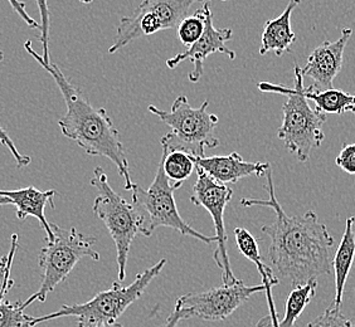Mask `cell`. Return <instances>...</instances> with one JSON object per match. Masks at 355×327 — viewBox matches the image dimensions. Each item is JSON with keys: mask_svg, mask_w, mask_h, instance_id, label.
Returning <instances> with one entry per match:
<instances>
[{"mask_svg": "<svg viewBox=\"0 0 355 327\" xmlns=\"http://www.w3.org/2000/svg\"><path fill=\"white\" fill-rule=\"evenodd\" d=\"M265 177L268 199L243 198L241 204L246 208L267 206L276 214L273 223L261 228L270 239L266 259L275 276L296 287L329 274L333 269L334 238L327 225L319 222L313 211L290 217L276 198L271 168Z\"/></svg>", "mask_w": 355, "mask_h": 327, "instance_id": "cell-1", "label": "cell"}, {"mask_svg": "<svg viewBox=\"0 0 355 327\" xmlns=\"http://www.w3.org/2000/svg\"><path fill=\"white\" fill-rule=\"evenodd\" d=\"M24 49L41 64L42 69L52 76L61 91L67 107L66 115L58 121L63 136L77 143L91 157H103L111 160L125 179V189L132 191L135 184L131 180L126 150L120 140V132L106 109L92 106L83 91L69 81L55 63H44L41 55L33 49L32 42H26Z\"/></svg>", "mask_w": 355, "mask_h": 327, "instance_id": "cell-2", "label": "cell"}, {"mask_svg": "<svg viewBox=\"0 0 355 327\" xmlns=\"http://www.w3.org/2000/svg\"><path fill=\"white\" fill-rule=\"evenodd\" d=\"M294 73V89L270 82H260L257 87L262 92L287 96L286 103L282 106L284 116L277 137L284 141L287 150L296 155L299 161L305 163L313 150L318 149L325 139L322 127L327 123V115L309 105L304 94V75L297 64L295 66Z\"/></svg>", "mask_w": 355, "mask_h": 327, "instance_id": "cell-3", "label": "cell"}, {"mask_svg": "<svg viewBox=\"0 0 355 327\" xmlns=\"http://www.w3.org/2000/svg\"><path fill=\"white\" fill-rule=\"evenodd\" d=\"M166 259H160L154 266L139 273L135 281L129 286H121L114 282L109 290H105L95 294L91 300L78 305H62L60 310L52 314L35 317L32 327L41 325L47 321L55 320L60 317H77L78 327L95 326L103 324H115L117 319L143 296L145 290L153 280L163 271Z\"/></svg>", "mask_w": 355, "mask_h": 327, "instance_id": "cell-4", "label": "cell"}, {"mask_svg": "<svg viewBox=\"0 0 355 327\" xmlns=\"http://www.w3.org/2000/svg\"><path fill=\"white\" fill-rule=\"evenodd\" d=\"M207 100L198 109L191 107L185 96H179L173 103L171 111L159 109L150 105L149 111L159 117L171 129L160 140L163 149L168 151H185L196 157H205V149L217 148L220 141L216 136L218 116L209 114Z\"/></svg>", "mask_w": 355, "mask_h": 327, "instance_id": "cell-5", "label": "cell"}, {"mask_svg": "<svg viewBox=\"0 0 355 327\" xmlns=\"http://www.w3.org/2000/svg\"><path fill=\"white\" fill-rule=\"evenodd\" d=\"M91 185L97 191L94 202V214L101 219L116 247L117 277L123 282L126 277V265L131 245L137 234L143 232L144 219L137 205L119 195L111 188L103 168L94 170Z\"/></svg>", "mask_w": 355, "mask_h": 327, "instance_id": "cell-6", "label": "cell"}, {"mask_svg": "<svg viewBox=\"0 0 355 327\" xmlns=\"http://www.w3.org/2000/svg\"><path fill=\"white\" fill-rule=\"evenodd\" d=\"M55 238L47 242L40 253V267L42 269L41 287L27 301L21 302L26 310L33 302H44L47 296L53 292L55 287L69 277L76 265L85 258L100 260V253L96 251V238L92 236H85L76 228L63 229L60 225L51 223Z\"/></svg>", "mask_w": 355, "mask_h": 327, "instance_id": "cell-7", "label": "cell"}, {"mask_svg": "<svg viewBox=\"0 0 355 327\" xmlns=\"http://www.w3.org/2000/svg\"><path fill=\"white\" fill-rule=\"evenodd\" d=\"M182 185L171 183L165 175L162 161H159L157 175L148 191L141 186L134 185L132 188V203L137 205L144 219V237H150L159 227H166L180 233L184 237L198 239L205 245L217 242L216 236H205L199 233L180 217L178 211L174 193Z\"/></svg>", "mask_w": 355, "mask_h": 327, "instance_id": "cell-8", "label": "cell"}, {"mask_svg": "<svg viewBox=\"0 0 355 327\" xmlns=\"http://www.w3.org/2000/svg\"><path fill=\"white\" fill-rule=\"evenodd\" d=\"M198 1L203 0H143L134 13L120 19L110 55L139 38L178 27L191 6Z\"/></svg>", "mask_w": 355, "mask_h": 327, "instance_id": "cell-9", "label": "cell"}, {"mask_svg": "<svg viewBox=\"0 0 355 327\" xmlns=\"http://www.w3.org/2000/svg\"><path fill=\"white\" fill-rule=\"evenodd\" d=\"M265 288L263 283L247 286L243 281L239 280L233 285H223L205 292L183 294L178 299L174 308L180 312L183 320H227L254 293L265 292Z\"/></svg>", "mask_w": 355, "mask_h": 327, "instance_id": "cell-10", "label": "cell"}, {"mask_svg": "<svg viewBox=\"0 0 355 327\" xmlns=\"http://www.w3.org/2000/svg\"><path fill=\"white\" fill-rule=\"evenodd\" d=\"M197 170V182L194 183L191 191V202L197 206L205 208L211 214L216 229L217 248L213 253L216 265L222 269L223 285H233L237 282L231 266V260L227 252V234L225 228V211L228 203L232 200L233 191L228 185L220 184L214 179L207 175L200 168Z\"/></svg>", "mask_w": 355, "mask_h": 327, "instance_id": "cell-11", "label": "cell"}, {"mask_svg": "<svg viewBox=\"0 0 355 327\" xmlns=\"http://www.w3.org/2000/svg\"><path fill=\"white\" fill-rule=\"evenodd\" d=\"M232 35L231 28H214L211 3L208 1L205 3V29L203 35L185 52L168 60L166 66L169 69H177L182 62L189 60L193 63V71L188 77L191 83H197L205 73V61L208 55L222 53L228 55L230 60L236 58V52L225 46L227 42L232 39Z\"/></svg>", "mask_w": 355, "mask_h": 327, "instance_id": "cell-12", "label": "cell"}, {"mask_svg": "<svg viewBox=\"0 0 355 327\" xmlns=\"http://www.w3.org/2000/svg\"><path fill=\"white\" fill-rule=\"evenodd\" d=\"M352 35L353 29L344 28L338 41L324 42L309 55L308 62L301 71L304 77H309L313 81V89L318 91L334 89L333 83L342 71L344 51Z\"/></svg>", "mask_w": 355, "mask_h": 327, "instance_id": "cell-13", "label": "cell"}, {"mask_svg": "<svg viewBox=\"0 0 355 327\" xmlns=\"http://www.w3.org/2000/svg\"><path fill=\"white\" fill-rule=\"evenodd\" d=\"M196 164L207 175L225 185L239 183V180L251 175L265 177L267 170L271 168L268 163L245 161L239 152H232L230 155L196 157Z\"/></svg>", "mask_w": 355, "mask_h": 327, "instance_id": "cell-14", "label": "cell"}, {"mask_svg": "<svg viewBox=\"0 0 355 327\" xmlns=\"http://www.w3.org/2000/svg\"><path fill=\"white\" fill-rule=\"evenodd\" d=\"M55 191H41L35 186H27L17 191H1L0 197H7L10 199L12 204L17 208V218L24 220L28 217L38 219L43 231L46 232V240L52 242L55 236L51 223L46 218L44 211L47 205L55 208Z\"/></svg>", "mask_w": 355, "mask_h": 327, "instance_id": "cell-15", "label": "cell"}, {"mask_svg": "<svg viewBox=\"0 0 355 327\" xmlns=\"http://www.w3.org/2000/svg\"><path fill=\"white\" fill-rule=\"evenodd\" d=\"M300 3L301 0H290L281 15L276 19L265 23L259 51L261 55L273 52L275 55L281 57L284 53L290 52L291 46L296 41V35L291 29V15L296 7L300 6Z\"/></svg>", "mask_w": 355, "mask_h": 327, "instance_id": "cell-16", "label": "cell"}, {"mask_svg": "<svg viewBox=\"0 0 355 327\" xmlns=\"http://www.w3.org/2000/svg\"><path fill=\"white\" fill-rule=\"evenodd\" d=\"M353 227L354 224L352 217H349L345 223V231L343 234L342 242L333 257V269L335 274V299L333 306L336 308H342L345 283L354 262L355 234Z\"/></svg>", "mask_w": 355, "mask_h": 327, "instance_id": "cell-17", "label": "cell"}, {"mask_svg": "<svg viewBox=\"0 0 355 327\" xmlns=\"http://www.w3.org/2000/svg\"><path fill=\"white\" fill-rule=\"evenodd\" d=\"M305 97L315 103V109L324 115H343L349 112L355 105V95H350L342 89H325L318 91L311 86L304 89Z\"/></svg>", "mask_w": 355, "mask_h": 327, "instance_id": "cell-18", "label": "cell"}, {"mask_svg": "<svg viewBox=\"0 0 355 327\" xmlns=\"http://www.w3.org/2000/svg\"><path fill=\"white\" fill-rule=\"evenodd\" d=\"M318 290V280L309 281L304 285L294 287L287 296L284 319L279 321V327H295L300 315L314 299Z\"/></svg>", "mask_w": 355, "mask_h": 327, "instance_id": "cell-19", "label": "cell"}, {"mask_svg": "<svg viewBox=\"0 0 355 327\" xmlns=\"http://www.w3.org/2000/svg\"><path fill=\"white\" fill-rule=\"evenodd\" d=\"M160 161L163 164L165 175L171 183L178 185H183L197 168L196 157L185 151H168L163 149Z\"/></svg>", "mask_w": 355, "mask_h": 327, "instance_id": "cell-20", "label": "cell"}, {"mask_svg": "<svg viewBox=\"0 0 355 327\" xmlns=\"http://www.w3.org/2000/svg\"><path fill=\"white\" fill-rule=\"evenodd\" d=\"M234 238H236V245H237L239 252L257 267L261 276L265 273H273L271 267L266 265L261 257L260 248H259L257 240L253 237L252 233L248 232L245 228L237 227L234 229Z\"/></svg>", "mask_w": 355, "mask_h": 327, "instance_id": "cell-21", "label": "cell"}, {"mask_svg": "<svg viewBox=\"0 0 355 327\" xmlns=\"http://www.w3.org/2000/svg\"><path fill=\"white\" fill-rule=\"evenodd\" d=\"M205 29V4L191 17H185L177 27L178 38L185 47H191Z\"/></svg>", "mask_w": 355, "mask_h": 327, "instance_id": "cell-22", "label": "cell"}, {"mask_svg": "<svg viewBox=\"0 0 355 327\" xmlns=\"http://www.w3.org/2000/svg\"><path fill=\"white\" fill-rule=\"evenodd\" d=\"M35 317L24 314L21 301L0 302V327H32Z\"/></svg>", "mask_w": 355, "mask_h": 327, "instance_id": "cell-23", "label": "cell"}, {"mask_svg": "<svg viewBox=\"0 0 355 327\" xmlns=\"http://www.w3.org/2000/svg\"><path fill=\"white\" fill-rule=\"evenodd\" d=\"M17 247H18V234H13L10 251L6 256L0 257V302L3 301L8 291L14 286V280L10 277V272H12V263H13L14 254L17 252Z\"/></svg>", "mask_w": 355, "mask_h": 327, "instance_id": "cell-24", "label": "cell"}, {"mask_svg": "<svg viewBox=\"0 0 355 327\" xmlns=\"http://www.w3.org/2000/svg\"><path fill=\"white\" fill-rule=\"evenodd\" d=\"M308 327H355V322L343 314L342 308L331 305L324 314L309 322Z\"/></svg>", "mask_w": 355, "mask_h": 327, "instance_id": "cell-25", "label": "cell"}, {"mask_svg": "<svg viewBox=\"0 0 355 327\" xmlns=\"http://www.w3.org/2000/svg\"><path fill=\"white\" fill-rule=\"evenodd\" d=\"M40 14H41V35H40V42L43 47V55H41L42 60L44 63L49 64L51 63V57H49V27H51V19H49V8H48L47 0H35Z\"/></svg>", "mask_w": 355, "mask_h": 327, "instance_id": "cell-26", "label": "cell"}, {"mask_svg": "<svg viewBox=\"0 0 355 327\" xmlns=\"http://www.w3.org/2000/svg\"><path fill=\"white\" fill-rule=\"evenodd\" d=\"M335 163L347 174L355 175V143H345Z\"/></svg>", "mask_w": 355, "mask_h": 327, "instance_id": "cell-27", "label": "cell"}, {"mask_svg": "<svg viewBox=\"0 0 355 327\" xmlns=\"http://www.w3.org/2000/svg\"><path fill=\"white\" fill-rule=\"evenodd\" d=\"M262 277V283L265 285V293H266L267 305H268V311H270V317H271V327H279V315L275 307V301L272 297V287L277 286L280 281L273 279L268 274L261 276Z\"/></svg>", "mask_w": 355, "mask_h": 327, "instance_id": "cell-28", "label": "cell"}, {"mask_svg": "<svg viewBox=\"0 0 355 327\" xmlns=\"http://www.w3.org/2000/svg\"><path fill=\"white\" fill-rule=\"evenodd\" d=\"M0 143H3L4 146H7L8 149H9L10 154L13 155L14 160H15L18 168L28 166V165L31 164V161H32V159L28 157V155H21V152L18 151V149L15 148L13 140L10 139V136L8 135L7 131L3 129L1 126H0Z\"/></svg>", "mask_w": 355, "mask_h": 327, "instance_id": "cell-29", "label": "cell"}, {"mask_svg": "<svg viewBox=\"0 0 355 327\" xmlns=\"http://www.w3.org/2000/svg\"><path fill=\"white\" fill-rule=\"evenodd\" d=\"M9 4L12 6L14 10L18 13V15L21 17L23 21H26L28 24V27L32 28V29H40L41 30V24L38 21H35L26 10V4L21 1V0H8Z\"/></svg>", "mask_w": 355, "mask_h": 327, "instance_id": "cell-30", "label": "cell"}, {"mask_svg": "<svg viewBox=\"0 0 355 327\" xmlns=\"http://www.w3.org/2000/svg\"><path fill=\"white\" fill-rule=\"evenodd\" d=\"M183 320V317H182V315L180 312L174 308V311L171 312V316L168 317V320L165 322L164 327H177L178 324L180 322V321Z\"/></svg>", "mask_w": 355, "mask_h": 327, "instance_id": "cell-31", "label": "cell"}, {"mask_svg": "<svg viewBox=\"0 0 355 327\" xmlns=\"http://www.w3.org/2000/svg\"><path fill=\"white\" fill-rule=\"evenodd\" d=\"M254 327H271V317H270V315L262 317Z\"/></svg>", "mask_w": 355, "mask_h": 327, "instance_id": "cell-32", "label": "cell"}, {"mask_svg": "<svg viewBox=\"0 0 355 327\" xmlns=\"http://www.w3.org/2000/svg\"><path fill=\"white\" fill-rule=\"evenodd\" d=\"M89 327H123L121 324H103V325H95V326H89Z\"/></svg>", "mask_w": 355, "mask_h": 327, "instance_id": "cell-33", "label": "cell"}, {"mask_svg": "<svg viewBox=\"0 0 355 327\" xmlns=\"http://www.w3.org/2000/svg\"><path fill=\"white\" fill-rule=\"evenodd\" d=\"M12 204V202H10V199L7 198V197H0V206H3V205H10Z\"/></svg>", "mask_w": 355, "mask_h": 327, "instance_id": "cell-34", "label": "cell"}, {"mask_svg": "<svg viewBox=\"0 0 355 327\" xmlns=\"http://www.w3.org/2000/svg\"><path fill=\"white\" fill-rule=\"evenodd\" d=\"M80 3H83V4H85V6H89L94 0H78Z\"/></svg>", "mask_w": 355, "mask_h": 327, "instance_id": "cell-35", "label": "cell"}, {"mask_svg": "<svg viewBox=\"0 0 355 327\" xmlns=\"http://www.w3.org/2000/svg\"><path fill=\"white\" fill-rule=\"evenodd\" d=\"M3 60H4V52L0 51V62H3Z\"/></svg>", "mask_w": 355, "mask_h": 327, "instance_id": "cell-36", "label": "cell"}, {"mask_svg": "<svg viewBox=\"0 0 355 327\" xmlns=\"http://www.w3.org/2000/svg\"><path fill=\"white\" fill-rule=\"evenodd\" d=\"M349 112H353L355 115V105L353 106V107H350V109H349Z\"/></svg>", "mask_w": 355, "mask_h": 327, "instance_id": "cell-37", "label": "cell"}, {"mask_svg": "<svg viewBox=\"0 0 355 327\" xmlns=\"http://www.w3.org/2000/svg\"><path fill=\"white\" fill-rule=\"evenodd\" d=\"M352 220H353V224L355 225V215H353V217H352Z\"/></svg>", "mask_w": 355, "mask_h": 327, "instance_id": "cell-38", "label": "cell"}, {"mask_svg": "<svg viewBox=\"0 0 355 327\" xmlns=\"http://www.w3.org/2000/svg\"><path fill=\"white\" fill-rule=\"evenodd\" d=\"M223 1H225V0H223Z\"/></svg>", "mask_w": 355, "mask_h": 327, "instance_id": "cell-39", "label": "cell"}]
</instances>
